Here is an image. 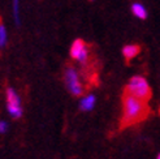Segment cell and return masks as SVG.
<instances>
[{"label":"cell","instance_id":"obj_1","mask_svg":"<svg viewBox=\"0 0 160 159\" xmlns=\"http://www.w3.org/2000/svg\"><path fill=\"white\" fill-rule=\"evenodd\" d=\"M148 106L146 100H142L132 94L124 93L122 98V119L121 128L135 125L143 121L148 116Z\"/></svg>","mask_w":160,"mask_h":159},{"label":"cell","instance_id":"obj_2","mask_svg":"<svg viewBox=\"0 0 160 159\" xmlns=\"http://www.w3.org/2000/svg\"><path fill=\"white\" fill-rule=\"evenodd\" d=\"M125 93L132 94L142 100H148L151 98V87L147 80L143 76H133L125 87Z\"/></svg>","mask_w":160,"mask_h":159},{"label":"cell","instance_id":"obj_3","mask_svg":"<svg viewBox=\"0 0 160 159\" xmlns=\"http://www.w3.org/2000/svg\"><path fill=\"white\" fill-rule=\"evenodd\" d=\"M65 84H67V87L68 90L76 95V97H79L82 95L83 93V86L79 81V77H78V73L74 68H68L65 70Z\"/></svg>","mask_w":160,"mask_h":159},{"label":"cell","instance_id":"obj_4","mask_svg":"<svg viewBox=\"0 0 160 159\" xmlns=\"http://www.w3.org/2000/svg\"><path fill=\"white\" fill-rule=\"evenodd\" d=\"M7 108L11 116L14 119H20L22 116V107H21V100L12 87L7 89Z\"/></svg>","mask_w":160,"mask_h":159},{"label":"cell","instance_id":"obj_5","mask_svg":"<svg viewBox=\"0 0 160 159\" xmlns=\"http://www.w3.org/2000/svg\"><path fill=\"white\" fill-rule=\"evenodd\" d=\"M70 56L81 64L87 63V60H89V47L82 39H76L73 42L70 47Z\"/></svg>","mask_w":160,"mask_h":159},{"label":"cell","instance_id":"obj_6","mask_svg":"<svg viewBox=\"0 0 160 159\" xmlns=\"http://www.w3.org/2000/svg\"><path fill=\"white\" fill-rule=\"evenodd\" d=\"M130 11H132V13H133L134 17H137L138 20L145 21V20L148 18V11H147V8H146L145 4L141 3V2H134V3H132Z\"/></svg>","mask_w":160,"mask_h":159},{"label":"cell","instance_id":"obj_7","mask_svg":"<svg viewBox=\"0 0 160 159\" xmlns=\"http://www.w3.org/2000/svg\"><path fill=\"white\" fill-rule=\"evenodd\" d=\"M139 52H141V47L138 44L130 43V44H125L122 47V56L125 58L126 61H130L135 56H138Z\"/></svg>","mask_w":160,"mask_h":159},{"label":"cell","instance_id":"obj_8","mask_svg":"<svg viewBox=\"0 0 160 159\" xmlns=\"http://www.w3.org/2000/svg\"><path fill=\"white\" fill-rule=\"evenodd\" d=\"M95 102H97V98H95V95L90 94L87 95V97H85L81 103H79V108H81L82 111H91L95 106Z\"/></svg>","mask_w":160,"mask_h":159},{"label":"cell","instance_id":"obj_9","mask_svg":"<svg viewBox=\"0 0 160 159\" xmlns=\"http://www.w3.org/2000/svg\"><path fill=\"white\" fill-rule=\"evenodd\" d=\"M12 12L16 25H20V0H12Z\"/></svg>","mask_w":160,"mask_h":159},{"label":"cell","instance_id":"obj_10","mask_svg":"<svg viewBox=\"0 0 160 159\" xmlns=\"http://www.w3.org/2000/svg\"><path fill=\"white\" fill-rule=\"evenodd\" d=\"M7 29L3 23H0V47H4L7 44Z\"/></svg>","mask_w":160,"mask_h":159},{"label":"cell","instance_id":"obj_11","mask_svg":"<svg viewBox=\"0 0 160 159\" xmlns=\"http://www.w3.org/2000/svg\"><path fill=\"white\" fill-rule=\"evenodd\" d=\"M8 129V124L5 121H0V133H5Z\"/></svg>","mask_w":160,"mask_h":159},{"label":"cell","instance_id":"obj_12","mask_svg":"<svg viewBox=\"0 0 160 159\" xmlns=\"http://www.w3.org/2000/svg\"><path fill=\"white\" fill-rule=\"evenodd\" d=\"M156 159H160V153L158 154V156H156Z\"/></svg>","mask_w":160,"mask_h":159},{"label":"cell","instance_id":"obj_13","mask_svg":"<svg viewBox=\"0 0 160 159\" xmlns=\"http://www.w3.org/2000/svg\"><path fill=\"white\" fill-rule=\"evenodd\" d=\"M159 114H160V108H159Z\"/></svg>","mask_w":160,"mask_h":159},{"label":"cell","instance_id":"obj_14","mask_svg":"<svg viewBox=\"0 0 160 159\" xmlns=\"http://www.w3.org/2000/svg\"><path fill=\"white\" fill-rule=\"evenodd\" d=\"M91 2H92V0H91Z\"/></svg>","mask_w":160,"mask_h":159}]
</instances>
